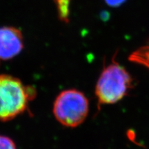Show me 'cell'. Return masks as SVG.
Returning a JSON list of instances; mask_svg holds the SVG:
<instances>
[{
    "label": "cell",
    "instance_id": "6da1fadb",
    "mask_svg": "<svg viewBox=\"0 0 149 149\" xmlns=\"http://www.w3.org/2000/svg\"><path fill=\"white\" fill-rule=\"evenodd\" d=\"M36 94L35 88L24 85L19 78L0 74V121H10L24 113Z\"/></svg>",
    "mask_w": 149,
    "mask_h": 149
},
{
    "label": "cell",
    "instance_id": "7a4b0ae2",
    "mask_svg": "<svg viewBox=\"0 0 149 149\" xmlns=\"http://www.w3.org/2000/svg\"><path fill=\"white\" fill-rule=\"evenodd\" d=\"M133 86V79L128 72L113 59L102 70L95 86L98 103L113 104L126 95Z\"/></svg>",
    "mask_w": 149,
    "mask_h": 149
},
{
    "label": "cell",
    "instance_id": "3957f363",
    "mask_svg": "<svg viewBox=\"0 0 149 149\" xmlns=\"http://www.w3.org/2000/svg\"><path fill=\"white\" fill-rule=\"evenodd\" d=\"M89 111L88 100L76 89L59 93L53 104V112L57 122L66 127H77L84 122Z\"/></svg>",
    "mask_w": 149,
    "mask_h": 149
},
{
    "label": "cell",
    "instance_id": "277c9868",
    "mask_svg": "<svg viewBox=\"0 0 149 149\" xmlns=\"http://www.w3.org/2000/svg\"><path fill=\"white\" fill-rule=\"evenodd\" d=\"M24 47L22 31L10 26L0 27V60L8 61L19 55Z\"/></svg>",
    "mask_w": 149,
    "mask_h": 149
},
{
    "label": "cell",
    "instance_id": "5b68a950",
    "mask_svg": "<svg viewBox=\"0 0 149 149\" xmlns=\"http://www.w3.org/2000/svg\"><path fill=\"white\" fill-rule=\"evenodd\" d=\"M128 59L131 62L144 66L149 69V43L133 51Z\"/></svg>",
    "mask_w": 149,
    "mask_h": 149
},
{
    "label": "cell",
    "instance_id": "8992f818",
    "mask_svg": "<svg viewBox=\"0 0 149 149\" xmlns=\"http://www.w3.org/2000/svg\"><path fill=\"white\" fill-rule=\"evenodd\" d=\"M59 19L64 23H68L70 17V0H54Z\"/></svg>",
    "mask_w": 149,
    "mask_h": 149
},
{
    "label": "cell",
    "instance_id": "52a82bcc",
    "mask_svg": "<svg viewBox=\"0 0 149 149\" xmlns=\"http://www.w3.org/2000/svg\"><path fill=\"white\" fill-rule=\"evenodd\" d=\"M0 149H17V147L12 139L0 135Z\"/></svg>",
    "mask_w": 149,
    "mask_h": 149
},
{
    "label": "cell",
    "instance_id": "ba28073f",
    "mask_svg": "<svg viewBox=\"0 0 149 149\" xmlns=\"http://www.w3.org/2000/svg\"><path fill=\"white\" fill-rule=\"evenodd\" d=\"M107 2L111 6H119L121 4L124 0H106Z\"/></svg>",
    "mask_w": 149,
    "mask_h": 149
}]
</instances>
